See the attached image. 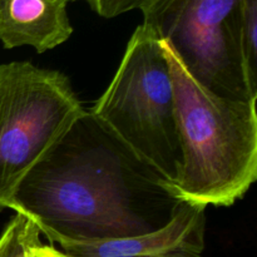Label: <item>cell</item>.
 Segmentation results:
<instances>
[{
  "label": "cell",
  "instance_id": "cell-1",
  "mask_svg": "<svg viewBox=\"0 0 257 257\" xmlns=\"http://www.w3.org/2000/svg\"><path fill=\"white\" fill-rule=\"evenodd\" d=\"M183 201L89 110L24 177L13 211L50 242L145 235L172 221Z\"/></svg>",
  "mask_w": 257,
  "mask_h": 257
},
{
  "label": "cell",
  "instance_id": "cell-2",
  "mask_svg": "<svg viewBox=\"0 0 257 257\" xmlns=\"http://www.w3.org/2000/svg\"><path fill=\"white\" fill-rule=\"evenodd\" d=\"M175 95L182 165L175 190L186 202L232 206L257 180L256 99L218 97L193 79L161 40Z\"/></svg>",
  "mask_w": 257,
  "mask_h": 257
},
{
  "label": "cell",
  "instance_id": "cell-3",
  "mask_svg": "<svg viewBox=\"0 0 257 257\" xmlns=\"http://www.w3.org/2000/svg\"><path fill=\"white\" fill-rule=\"evenodd\" d=\"M89 112L143 162L175 183L181 165L175 95L161 39L141 24Z\"/></svg>",
  "mask_w": 257,
  "mask_h": 257
},
{
  "label": "cell",
  "instance_id": "cell-4",
  "mask_svg": "<svg viewBox=\"0 0 257 257\" xmlns=\"http://www.w3.org/2000/svg\"><path fill=\"white\" fill-rule=\"evenodd\" d=\"M85 113L69 78L30 62L0 65V211L25 176Z\"/></svg>",
  "mask_w": 257,
  "mask_h": 257
},
{
  "label": "cell",
  "instance_id": "cell-5",
  "mask_svg": "<svg viewBox=\"0 0 257 257\" xmlns=\"http://www.w3.org/2000/svg\"><path fill=\"white\" fill-rule=\"evenodd\" d=\"M242 0H151L143 25L170 44L193 79L218 97L256 99L238 43Z\"/></svg>",
  "mask_w": 257,
  "mask_h": 257
},
{
  "label": "cell",
  "instance_id": "cell-6",
  "mask_svg": "<svg viewBox=\"0 0 257 257\" xmlns=\"http://www.w3.org/2000/svg\"><path fill=\"white\" fill-rule=\"evenodd\" d=\"M206 208L183 201L172 221L153 232L58 245L69 257H201L206 246Z\"/></svg>",
  "mask_w": 257,
  "mask_h": 257
},
{
  "label": "cell",
  "instance_id": "cell-7",
  "mask_svg": "<svg viewBox=\"0 0 257 257\" xmlns=\"http://www.w3.org/2000/svg\"><path fill=\"white\" fill-rule=\"evenodd\" d=\"M70 0H0V42L5 49L32 47L52 50L73 34Z\"/></svg>",
  "mask_w": 257,
  "mask_h": 257
},
{
  "label": "cell",
  "instance_id": "cell-8",
  "mask_svg": "<svg viewBox=\"0 0 257 257\" xmlns=\"http://www.w3.org/2000/svg\"><path fill=\"white\" fill-rule=\"evenodd\" d=\"M238 43L248 90L257 97V0H242Z\"/></svg>",
  "mask_w": 257,
  "mask_h": 257
},
{
  "label": "cell",
  "instance_id": "cell-9",
  "mask_svg": "<svg viewBox=\"0 0 257 257\" xmlns=\"http://www.w3.org/2000/svg\"><path fill=\"white\" fill-rule=\"evenodd\" d=\"M40 242V230L29 216L15 212L0 236V257H29L30 248Z\"/></svg>",
  "mask_w": 257,
  "mask_h": 257
},
{
  "label": "cell",
  "instance_id": "cell-10",
  "mask_svg": "<svg viewBox=\"0 0 257 257\" xmlns=\"http://www.w3.org/2000/svg\"><path fill=\"white\" fill-rule=\"evenodd\" d=\"M74 2V0H73ZM99 17L112 19L131 10H142L151 0H84Z\"/></svg>",
  "mask_w": 257,
  "mask_h": 257
},
{
  "label": "cell",
  "instance_id": "cell-11",
  "mask_svg": "<svg viewBox=\"0 0 257 257\" xmlns=\"http://www.w3.org/2000/svg\"><path fill=\"white\" fill-rule=\"evenodd\" d=\"M29 257H69L65 255L63 251L57 250L52 245H43L42 242H38L33 246L29 251Z\"/></svg>",
  "mask_w": 257,
  "mask_h": 257
}]
</instances>
